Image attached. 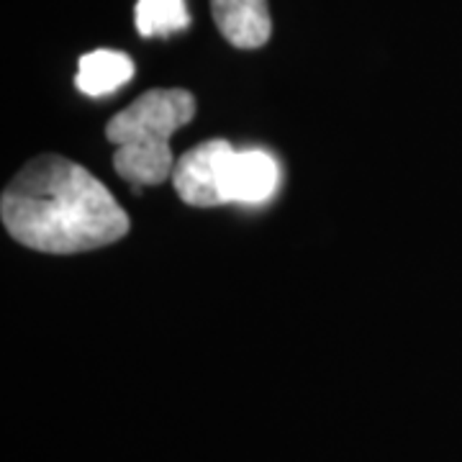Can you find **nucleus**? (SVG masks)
<instances>
[{
  "label": "nucleus",
  "mask_w": 462,
  "mask_h": 462,
  "mask_svg": "<svg viewBox=\"0 0 462 462\" xmlns=\"http://www.w3.org/2000/svg\"><path fill=\"white\" fill-rule=\"evenodd\" d=\"M116 172L126 182H132L134 190L144 185H160L175 172V154L170 142H132L116 147L114 154Z\"/></svg>",
  "instance_id": "6"
},
{
  "label": "nucleus",
  "mask_w": 462,
  "mask_h": 462,
  "mask_svg": "<svg viewBox=\"0 0 462 462\" xmlns=\"http://www.w3.org/2000/svg\"><path fill=\"white\" fill-rule=\"evenodd\" d=\"M211 14L224 39L239 50H260L273 32L267 0H211Z\"/></svg>",
  "instance_id": "5"
},
{
  "label": "nucleus",
  "mask_w": 462,
  "mask_h": 462,
  "mask_svg": "<svg viewBox=\"0 0 462 462\" xmlns=\"http://www.w3.org/2000/svg\"><path fill=\"white\" fill-rule=\"evenodd\" d=\"M132 78V57L116 50H96L80 57L75 85L85 96H106V93H114L121 85L129 83Z\"/></svg>",
  "instance_id": "7"
},
{
  "label": "nucleus",
  "mask_w": 462,
  "mask_h": 462,
  "mask_svg": "<svg viewBox=\"0 0 462 462\" xmlns=\"http://www.w3.org/2000/svg\"><path fill=\"white\" fill-rule=\"evenodd\" d=\"M234 147L224 139H211L199 147L188 149L175 162L172 185L188 206L211 208L224 206V175L229 165Z\"/></svg>",
  "instance_id": "3"
},
{
  "label": "nucleus",
  "mask_w": 462,
  "mask_h": 462,
  "mask_svg": "<svg viewBox=\"0 0 462 462\" xmlns=\"http://www.w3.org/2000/svg\"><path fill=\"white\" fill-rule=\"evenodd\" d=\"M196 116V98L182 88L147 90L132 106L108 121L106 136L121 147L132 142H170V136L190 124Z\"/></svg>",
  "instance_id": "2"
},
{
  "label": "nucleus",
  "mask_w": 462,
  "mask_h": 462,
  "mask_svg": "<svg viewBox=\"0 0 462 462\" xmlns=\"http://www.w3.org/2000/svg\"><path fill=\"white\" fill-rule=\"evenodd\" d=\"M281 185V167L263 149H234L226 175L224 199L226 203H264Z\"/></svg>",
  "instance_id": "4"
},
{
  "label": "nucleus",
  "mask_w": 462,
  "mask_h": 462,
  "mask_svg": "<svg viewBox=\"0 0 462 462\" xmlns=\"http://www.w3.org/2000/svg\"><path fill=\"white\" fill-rule=\"evenodd\" d=\"M190 23L185 0H139L136 29L142 36H170Z\"/></svg>",
  "instance_id": "8"
},
{
  "label": "nucleus",
  "mask_w": 462,
  "mask_h": 462,
  "mask_svg": "<svg viewBox=\"0 0 462 462\" xmlns=\"http://www.w3.org/2000/svg\"><path fill=\"white\" fill-rule=\"evenodd\" d=\"M0 218L18 245L47 254L108 247L132 226L111 190L60 154H42L18 170L3 190Z\"/></svg>",
  "instance_id": "1"
}]
</instances>
